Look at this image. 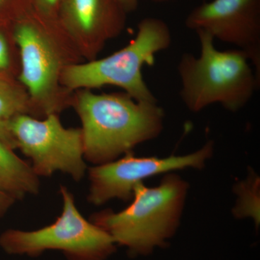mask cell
<instances>
[{
    "label": "cell",
    "instance_id": "obj_14",
    "mask_svg": "<svg viewBox=\"0 0 260 260\" xmlns=\"http://www.w3.org/2000/svg\"><path fill=\"white\" fill-rule=\"evenodd\" d=\"M34 8L47 19L58 22L62 0H30Z\"/></svg>",
    "mask_w": 260,
    "mask_h": 260
},
{
    "label": "cell",
    "instance_id": "obj_4",
    "mask_svg": "<svg viewBox=\"0 0 260 260\" xmlns=\"http://www.w3.org/2000/svg\"><path fill=\"white\" fill-rule=\"evenodd\" d=\"M200 54L181 56L178 64L180 97L192 112L218 104L230 112L245 107L259 88L260 78L244 51L218 50L214 39L203 30L196 31Z\"/></svg>",
    "mask_w": 260,
    "mask_h": 260
},
{
    "label": "cell",
    "instance_id": "obj_1",
    "mask_svg": "<svg viewBox=\"0 0 260 260\" xmlns=\"http://www.w3.org/2000/svg\"><path fill=\"white\" fill-rule=\"evenodd\" d=\"M11 21L20 61L18 80L28 94L35 118L59 114L71 107L73 93L61 85V75L83 58L59 23L41 15L30 0Z\"/></svg>",
    "mask_w": 260,
    "mask_h": 260
},
{
    "label": "cell",
    "instance_id": "obj_10",
    "mask_svg": "<svg viewBox=\"0 0 260 260\" xmlns=\"http://www.w3.org/2000/svg\"><path fill=\"white\" fill-rule=\"evenodd\" d=\"M126 15L115 0H62L58 23L89 61L97 59L108 41L120 35Z\"/></svg>",
    "mask_w": 260,
    "mask_h": 260
},
{
    "label": "cell",
    "instance_id": "obj_3",
    "mask_svg": "<svg viewBox=\"0 0 260 260\" xmlns=\"http://www.w3.org/2000/svg\"><path fill=\"white\" fill-rule=\"evenodd\" d=\"M187 182L175 174L164 177L160 184L148 187L138 183L131 204L119 213L111 210L94 214L90 221L107 232L116 244L132 255L147 256L164 247L177 232L184 209Z\"/></svg>",
    "mask_w": 260,
    "mask_h": 260
},
{
    "label": "cell",
    "instance_id": "obj_13",
    "mask_svg": "<svg viewBox=\"0 0 260 260\" xmlns=\"http://www.w3.org/2000/svg\"><path fill=\"white\" fill-rule=\"evenodd\" d=\"M239 195L234 215L237 218L252 217L256 225L259 223V179L254 174L236 187Z\"/></svg>",
    "mask_w": 260,
    "mask_h": 260
},
{
    "label": "cell",
    "instance_id": "obj_16",
    "mask_svg": "<svg viewBox=\"0 0 260 260\" xmlns=\"http://www.w3.org/2000/svg\"><path fill=\"white\" fill-rule=\"evenodd\" d=\"M0 142L13 150L17 148L16 141L10 130L8 121L0 120Z\"/></svg>",
    "mask_w": 260,
    "mask_h": 260
},
{
    "label": "cell",
    "instance_id": "obj_15",
    "mask_svg": "<svg viewBox=\"0 0 260 260\" xmlns=\"http://www.w3.org/2000/svg\"><path fill=\"white\" fill-rule=\"evenodd\" d=\"M11 66V53L8 37L0 30V73L7 71Z\"/></svg>",
    "mask_w": 260,
    "mask_h": 260
},
{
    "label": "cell",
    "instance_id": "obj_9",
    "mask_svg": "<svg viewBox=\"0 0 260 260\" xmlns=\"http://www.w3.org/2000/svg\"><path fill=\"white\" fill-rule=\"evenodd\" d=\"M186 28L244 51L260 78V0H213L194 8Z\"/></svg>",
    "mask_w": 260,
    "mask_h": 260
},
{
    "label": "cell",
    "instance_id": "obj_7",
    "mask_svg": "<svg viewBox=\"0 0 260 260\" xmlns=\"http://www.w3.org/2000/svg\"><path fill=\"white\" fill-rule=\"evenodd\" d=\"M8 121L17 148L31 160L38 177L61 172L75 181L83 179L86 164L80 128L64 127L58 114L43 119L20 114Z\"/></svg>",
    "mask_w": 260,
    "mask_h": 260
},
{
    "label": "cell",
    "instance_id": "obj_8",
    "mask_svg": "<svg viewBox=\"0 0 260 260\" xmlns=\"http://www.w3.org/2000/svg\"><path fill=\"white\" fill-rule=\"evenodd\" d=\"M213 146L209 141L194 153L167 158L137 157L132 151L118 160L90 168L89 203L102 205L115 198L128 201L135 185L149 177L186 168L203 169L213 155Z\"/></svg>",
    "mask_w": 260,
    "mask_h": 260
},
{
    "label": "cell",
    "instance_id": "obj_20",
    "mask_svg": "<svg viewBox=\"0 0 260 260\" xmlns=\"http://www.w3.org/2000/svg\"><path fill=\"white\" fill-rule=\"evenodd\" d=\"M153 1L157 3H169V2L172 1V0H153Z\"/></svg>",
    "mask_w": 260,
    "mask_h": 260
},
{
    "label": "cell",
    "instance_id": "obj_6",
    "mask_svg": "<svg viewBox=\"0 0 260 260\" xmlns=\"http://www.w3.org/2000/svg\"><path fill=\"white\" fill-rule=\"evenodd\" d=\"M63 210L51 225L32 232L8 230L0 246L10 254L37 256L46 250H61L70 260H106L116 250L112 237L84 218L68 188L60 186Z\"/></svg>",
    "mask_w": 260,
    "mask_h": 260
},
{
    "label": "cell",
    "instance_id": "obj_19",
    "mask_svg": "<svg viewBox=\"0 0 260 260\" xmlns=\"http://www.w3.org/2000/svg\"><path fill=\"white\" fill-rule=\"evenodd\" d=\"M126 14L134 12L138 8L141 0H115Z\"/></svg>",
    "mask_w": 260,
    "mask_h": 260
},
{
    "label": "cell",
    "instance_id": "obj_18",
    "mask_svg": "<svg viewBox=\"0 0 260 260\" xmlns=\"http://www.w3.org/2000/svg\"><path fill=\"white\" fill-rule=\"evenodd\" d=\"M15 200L13 197L0 190V218L14 204Z\"/></svg>",
    "mask_w": 260,
    "mask_h": 260
},
{
    "label": "cell",
    "instance_id": "obj_17",
    "mask_svg": "<svg viewBox=\"0 0 260 260\" xmlns=\"http://www.w3.org/2000/svg\"><path fill=\"white\" fill-rule=\"evenodd\" d=\"M28 2V0H0V13L8 10L11 14L12 20Z\"/></svg>",
    "mask_w": 260,
    "mask_h": 260
},
{
    "label": "cell",
    "instance_id": "obj_2",
    "mask_svg": "<svg viewBox=\"0 0 260 260\" xmlns=\"http://www.w3.org/2000/svg\"><path fill=\"white\" fill-rule=\"evenodd\" d=\"M71 107L82 123L84 158L101 165L158 138L164 109L158 102H138L125 92L96 94L88 89L72 93Z\"/></svg>",
    "mask_w": 260,
    "mask_h": 260
},
{
    "label": "cell",
    "instance_id": "obj_11",
    "mask_svg": "<svg viewBox=\"0 0 260 260\" xmlns=\"http://www.w3.org/2000/svg\"><path fill=\"white\" fill-rule=\"evenodd\" d=\"M0 190L15 200L39 191V181L31 166L19 158L13 149L0 142Z\"/></svg>",
    "mask_w": 260,
    "mask_h": 260
},
{
    "label": "cell",
    "instance_id": "obj_5",
    "mask_svg": "<svg viewBox=\"0 0 260 260\" xmlns=\"http://www.w3.org/2000/svg\"><path fill=\"white\" fill-rule=\"evenodd\" d=\"M172 32L164 20L148 17L140 20L136 37L111 55L87 62L70 64L61 75V85L68 91L120 88L138 102H158L143 76L145 65L152 66L155 55L169 48Z\"/></svg>",
    "mask_w": 260,
    "mask_h": 260
},
{
    "label": "cell",
    "instance_id": "obj_12",
    "mask_svg": "<svg viewBox=\"0 0 260 260\" xmlns=\"http://www.w3.org/2000/svg\"><path fill=\"white\" fill-rule=\"evenodd\" d=\"M20 114L35 117L28 93L18 80L0 75V120L9 121Z\"/></svg>",
    "mask_w": 260,
    "mask_h": 260
}]
</instances>
